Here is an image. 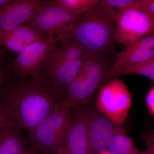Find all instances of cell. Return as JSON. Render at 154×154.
Instances as JSON below:
<instances>
[{
  "label": "cell",
  "mask_w": 154,
  "mask_h": 154,
  "mask_svg": "<svg viewBox=\"0 0 154 154\" xmlns=\"http://www.w3.org/2000/svg\"><path fill=\"white\" fill-rule=\"evenodd\" d=\"M65 94L40 79L22 78L13 73L0 88V102L6 121L29 135Z\"/></svg>",
  "instance_id": "6da1fadb"
},
{
  "label": "cell",
  "mask_w": 154,
  "mask_h": 154,
  "mask_svg": "<svg viewBox=\"0 0 154 154\" xmlns=\"http://www.w3.org/2000/svg\"><path fill=\"white\" fill-rule=\"evenodd\" d=\"M57 41L74 40L91 55L110 58L117 43L114 20L99 1L97 6L80 15L57 33Z\"/></svg>",
  "instance_id": "7a4b0ae2"
},
{
  "label": "cell",
  "mask_w": 154,
  "mask_h": 154,
  "mask_svg": "<svg viewBox=\"0 0 154 154\" xmlns=\"http://www.w3.org/2000/svg\"><path fill=\"white\" fill-rule=\"evenodd\" d=\"M91 55L75 40L62 42L48 57L40 79L66 93L68 86Z\"/></svg>",
  "instance_id": "3957f363"
},
{
  "label": "cell",
  "mask_w": 154,
  "mask_h": 154,
  "mask_svg": "<svg viewBox=\"0 0 154 154\" xmlns=\"http://www.w3.org/2000/svg\"><path fill=\"white\" fill-rule=\"evenodd\" d=\"M60 100L28 135L30 148L37 154H62L72 115V108Z\"/></svg>",
  "instance_id": "277c9868"
},
{
  "label": "cell",
  "mask_w": 154,
  "mask_h": 154,
  "mask_svg": "<svg viewBox=\"0 0 154 154\" xmlns=\"http://www.w3.org/2000/svg\"><path fill=\"white\" fill-rule=\"evenodd\" d=\"M110 59L91 55L72 80L64 99L72 109L91 101L97 86L103 82L111 66Z\"/></svg>",
  "instance_id": "5b68a950"
},
{
  "label": "cell",
  "mask_w": 154,
  "mask_h": 154,
  "mask_svg": "<svg viewBox=\"0 0 154 154\" xmlns=\"http://www.w3.org/2000/svg\"><path fill=\"white\" fill-rule=\"evenodd\" d=\"M131 99L129 90L119 79H111L99 90L96 108L116 125L120 126L128 115Z\"/></svg>",
  "instance_id": "8992f818"
},
{
  "label": "cell",
  "mask_w": 154,
  "mask_h": 154,
  "mask_svg": "<svg viewBox=\"0 0 154 154\" xmlns=\"http://www.w3.org/2000/svg\"><path fill=\"white\" fill-rule=\"evenodd\" d=\"M113 20L116 42L125 47L154 32V17L138 5L117 12Z\"/></svg>",
  "instance_id": "52a82bcc"
},
{
  "label": "cell",
  "mask_w": 154,
  "mask_h": 154,
  "mask_svg": "<svg viewBox=\"0 0 154 154\" xmlns=\"http://www.w3.org/2000/svg\"><path fill=\"white\" fill-rule=\"evenodd\" d=\"M57 39L53 35L25 47L13 61V73L22 78L40 79L48 57L57 48Z\"/></svg>",
  "instance_id": "ba28073f"
},
{
  "label": "cell",
  "mask_w": 154,
  "mask_h": 154,
  "mask_svg": "<svg viewBox=\"0 0 154 154\" xmlns=\"http://www.w3.org/2000/svg\"><path fill=\"white\" fill-rule=\"evenodd\" d=\"M87 110L89 154H101L107 151L114 135L124 129L96 107H92Z\"/></svg>",
  "instance_id": "9c48e42d"
},
{
  "label": "cell",
  "mask_w": 154,
  "mask_h": 154,
  "mask_svg": "<svg viewBox=\"0 0 154 154\" xmlns=\"http://www.w3.org/2000/svg\"><path fill=\"white\" fill-rule=\"evenodd\" d=\"M80 16L69 11L60 5L57 0L45 1L43 9L26 22V26L42 33H47L49 35H53Z\"/></svg>",
  "instance_id": "30bf717a"
},
{
  "label": "cell",
  "mask_w": 154,
  "mask_h": 154,
  "mask_svg": "<svg viewBox=\"0 0 154 154\" xmlns=\"http://www.w3.org/2000/svg\"><path fill=\"white\" fill-rule=\"evenodd\" d=\"M154 57V32L126 46L117 54L103 81L111 79L121 69L140 64Z\"/></svg>",
  "instance_id": "8fae6325"
},
{
  "label": "cell",
  "mask_w": 154,
  "mask_h": 154,
  "mask_svg": "<svg viewBox=\"0 0 154 154\" xmlns=\"http://www.w3.org/2000/svg\"><path fill=\"white\" fill-rule=\"evenodd\" d=\"M43 0H11L0 10V30H8L28 22L45 5Z\"/></svg>",
  "instance_id": "7c38bea8"
},
{
  "label": "cell",
  "mask_w": 154,
  "mask_h": 154,
  "mask_svg": "<svg viewBox=\"0 0 154 154\" xmlns=\"http://www.w3.org/2000/svg\"><path fill=\"white\" fill-rule=\"evenodd\" d=\"M87 108H73L70 125L62 154H89L87 131Z\"/></svg>",
  "instance_id": "4fadbf2b"
},
{
  "label": "cell",
  "mask_w": 154,
  "mask_h": 154,
  "mask_svg": "<svg viewBox=\"0 0 154 154\" xmlns=\"http://www.w3.org/2000/svg\"><path fill=\"white\" fill-rule=\"evenodd\" d=\"M45 33L28 26L0 30V46L19 53L30 44L45 39Z\"/></svg>",
  "instance_id": "5bb4252c"
},
{
  "label": "cell",
  "mask_w": 154,
  "mask_h": 154,
  "mask_svg": "<svg viewBox=\"0 0 154 154\" xmlns=\"http://www.w3.org/2000/svg\"><path fill=\"white\" fill-rule=\"evenodd\" d=\"M24 131L7 122H0V154H22L29 148Z\"/></svg>",
  "instance_id": "9a60e30c"
},
{
  "label": "cell",
  "mask_w": 154,
  "mask_h": 154,
  "mask_svg": "<svg viewBox=\"0 0 154 154\" xmlns=\"http://www.w3.org/2000/svg\"><path fill=\"white\" fill-rule=\"evenodd\" d=\"M107 152L108 154H143L135 147L132 140L127 135L124 130L114 135Z\"/></svg>",
  "instance_id": "2e32d148"
},
{
  "label": "cell",
  "mask_w": 154,
  "mask_h": 154,
  "mask_svg": "<svg viewBox=\"0 0 154 154\" xmlns=\"http://www.w3.org/2000/svg\"><path fill=\"white\" fill-rule=\"evenodd\" d=\"M128 75H140L154 81V57L143 63L119 70L114 74L112 79Z\"/></svg>",
  "instance_id": "e0dca14e"
},
{
  "label": "cell",
  "mask_w": 154,
  "mask_h": 154,
  "mask_svg": "<svg viewBox=\"0 0 154 154\" xmlns=\"http://www.w3.org/2000/svg\"><path fill=\"white\" fill-rule=\"evenodd\" d=\"M58 2L71 12L82 15L97 6L99 0H57Z\"/></svg>",
  "instance_id": "ac0fdd59"
},
{
  "label": "cell",
  "mask_w": 154,
  "mask_h": 154,
  "mask_svg": "<svg viewBox=\"0 0 154 154\" xmlns=\"http://www.w3.org/2000/svg\"><path fill=\"white\" fill-rule=\"evenodd\" d=\"M140 0H102V6L113 19L118 12L137 6Z\"/></svg>",
  "instance_id": "d6986e66"
},
{
  "label": "cell",
  "mask_w": 154,
  "mask_h": 154,
  "mask_svg": "<svg viewBox=\"0 0 154 154\" xmlns=\"http://www.w3.org/2000/svg\"><path fill=\"white\" fill-rule=\"evenodd\" d=\"M146 147L143 154H154V131L150 133L145 139Z\"/></svg>",
  "instance_id": "ffe728a7"
},
{
  "label": "cell",
  "mask_w": 154,
  "mask_h": 154,
  "mask_svg": "<svg viewBox=\"0 0 154 154\" xmlns=\"http://www.w3.org/2000/svg\"><path fill=\"white\" fill-rule=\"evenodd\" d=\"M138 6L154 17V0H140Z\"/></svg>",
  "instance_id": "44dd1931"
},
{
  "label": "cell",
  "mask_w": 154,
  "mask_h": 154,
  "mask_svg": "<svg viewBox=\"0 0 154 154\" xmlns=\"http://www.w3.org/2000/svg\"><path fill=\"white\" fill-rule=\"evenodd\" d=\"M146 103L150 112L154 115V86L146 96Z\"/></svg>",
  "instance_id": "7402d4cb"
},
{
  "label": "cell",
  "mask_w": 154,
  "mask_h": 154,
  "mask_svg": "<svg viewBox=\"0 0 154 154\" xmlns=\"http://www.w3.org/2000/svg\"><path fill=\"white\" fill-rule=\"evenodd\" d=\"M13 72L0 65V88L7 82Z\"/></svg>",
  "instance_id": "603a6c76"
},
{
  "label": "cell",
  "mask_w": 154,
  "mask_h": 154,
  "mask_svg": "<svg viewBox=\"0 0 154 154\" xmlns=\"http://www.w3.org/2000/svg\"><path fill=\"white\" fill-rule=\"evenodd\" d=\"M6 121L5 113L3 110L2 106L0 102V122H5Z\"/></svg>",
  "instance_id": "cb8c5ba5"
},
{
  "label": "cell",
  "mask_w": 154,
  "mask_h": 154,
  "mask_svg": "<svg viewBox=\"0 0 154 154\" xmlns=\"http://www.w3.org/2000/svg\"><path fill=\"white\" fill-rule=\"evenodd\" d=\"M11 0H0V10L10 2Z\"/></svg>",
  "instance_id": "d4e9b609"
},
{
  "label": "cell",
  "mask_w": 154,
  "mask_h": 154,
  "mask_svg": "<svg viewBox=\"0 0 154 154\" xmlns=\"http://www.w3.org/2000/svg\"><path fill=\"white\" fill-rule=\"evenodd\" d=\"M22 154H37L36 153L34 152L31 149L30 147L28 148V149H26L25 151V152L23 153Z\"/></svg>",
  "instance_id": "484cf974"
},
{
  "label": "cell",
  "mask_w": 154,
  "mask_h": 154,
  "mask_svg": "<svg viewBox=\"0 0 154 154\" xmlns=\"http://www.w3.org/2000/svg\"><path fill=\"white\" fill-rule=\"evenodd\" d=\"M3 48L1 47L0 46V59L2 57L3 54H4V51L3 50Z\"/></svg>",
  "instance_id": "4316f807"
}]
</instances>
